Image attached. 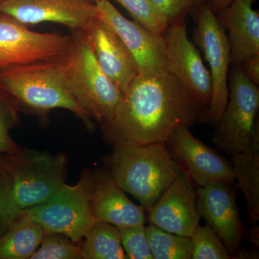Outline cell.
<instances>
[{
    "label": "cell",
    "mask_w": 259,
    "mask_h": 259,
    "mask_svg": "<svg viewBox=\"0 0 259 259\" xmlns=\"http://www.w3.org/2000/svg\"><path fill=\"white\" fill-rule=\"evenodd\" d=\"M167 27L185 23L187 15L193 13L208 0H151Z\"/></svg>",
    "instance_id": "obj_25"
},
{
    "label": "cell",
    "mask_w": 259,
    "mask_h": 259,
    "mask_svg": "<svg viewBox=\"0 0 259 259\" xmlns=\"http://www.w3.org/2000/svg\"><path fill=\"white\" fill-rule=\"evenodd\" d=\"M168 70L207 110L212 93L210 74L187 35L185 23L172 25L163 35Z\"/></svg>",
    "instance_id": "obj_13"
},
{
    "label": "cell",
    "mask_w": 259,
    "mask_h": 259,
    "mask_svg": "<svg viewBox=\"0 0 259 259\" xmlns=\"http://www.w3.org/2000/svg\"><path fill=\"white\" fill-rule=\"evenodd\" d=\"M81 245V258H127L119 228L110 223L96 222L89 230Z\"/></svg>",
    "instance_id": "obj_21"
},
{
    "label": "cell",
    "mask_w": 259,
    "mask_h": 259,
    "mask_svg": "<svg viewBox=\"0 0 259 259\" xmlns=\"http://www.w3.org/2000/svg\"><path fill=\"white\" fill-rule=\"evenodd\" d=\"M10 121L7 118L4 110L0 106V153L11 154L18 150V146L10 137Z\"/></svg>",
    "instance_id": "obj_29"
},
{
    "label": "cell",
    "mask_w": 259,
    "mask_h": 259,
    "mask_svg": "<svg viewBox=\"0 0 259 259\" xmlns=\"http://www.w3.org/2000/svg\"><path fill=\"white\" fill-rule=\"evenodd\" d=\"M20 216L12 199L9 181L4 171L2 170L0 171V225L8 228Z\"/></svg>",
    "instance_id": "obj_28"
},
{
    "label": "cell",
    "mask_w": 259,
    "mask_h": 259,
    "mask_svg": "<svg viewBox=\"0 0 259 259\" xmlns=\"http://www.w3.org/2000/svg\"><path fill=\"white\" fill-rule=\"evenodd\" d=\"M194 13V37L210 68L212 93L206 121L215 125L228 102V74L231 67V45L226 29L208 2Z\"/></svg>",
    "instance_id": "obj_8"
},
{
    "label": "cell",
    "mask_w": 259,
    "mask_h": 259,
    "mask_svg": "<svg viewBox=\"0 0 259 259\" xmlns=\"http://www.w3.org/2000/svg\"><path fill=\"white\" fill-rule=\"evenodd\" d=\"M23 213L40 223L46 233H60L79 243L97 222L91 203V173L75 185L65 183L47 202Z\"/></svg>",
    "instance_id": "obj_7"
},
{
    "label": "cell",
    "mask_w": 259,
    "mask_h": 259,
    "mask_svg": "<svg viewBox=\"0 0 259 259\" xmlns=\"http://www.w3.org/2000/svg\"><path fill=\"white\" fill-rule=\"evenodd\" d=\"M55 61L80 106L102 126L108 123L122 93L99 66L84 32H74L67 50Z\"/></svg>",
    "instance_id": "obj_3"
},
{
    "label": "cell",
    "mask_w": 259,
    "mask_h": 259,
    "mask_svg": "<svg viewBox=\"0 0 259 259\" xmlns=\"http://www.w3.org/2000/svg\"><path fill=\"white\" fill-rule=\"evenodd\" d=\"M148 212L150 223L153 226L179 236H192L201 218L197 192L185 172H180Z\"/></svg>",
    "instance_id": "obj_14"
},
{
    "label": "cell",
    "mask_w": 259,
    "mask_h": 259,
    "mask_svg": "<svg viewBox=\"0 0 259 259\" xmlns=\"http://www.w3.org/2000/svg\"><path fill=\"white\" fill-rule=\"evenodd\" d=\"M146 236L153 259H192L190 237L179 236L150 224Z\"/></svg>",
    "instance_id": "obj_22"
},
{
    "label": "cell",
    "mask_w": 259,
    "mask_h": 259,
    "mask_svg": "<svg viewBox=\"0 0 259 259\" xmlns=\"http://www.w3.org/2000/svg\"><path fill=\"white\" fill-rule=\"evenodd\" d=\"M165 145L182 171L198 187L212 182L236 183L231 164L197 139L189 127L174 131Z\"/></svg>",
    "instance_id": "obj_10"
},
{
    "label": "cell",
    "mask_w": 259,
    "mask_h": 259,
    "mask_svg": "<svg viewBox=\"0 0 259 259\" xmlns=\"http://www.w3.org/2000/svg\"><path fill=\"white\" fill-rule=\"evenodd\" d=\"M207 110L168 70L139 74L122 94L112 120L102 126L113 145L165 144L182 127L206 121Z\"/></svg>",
    "instance_id": "obj_1"
},
{
    "label": "cell",
    "mask_w": 259,
    "mask_h": 259,
    "mask_svg": "<svg viewBox=\"0 0 259 259\" xmlns=\"http://www.w3.org/2000/svg\"><path fill=\"white\" fill-rule=\"evenodd\" d=\"M235 182L243 192L249 223L259 221V153H236L231 155Z\"/></svg>",
    "instance_id": "obj_20"
},
{
    "label": "cell",
    "mask_w": 259,
    "mask_h": 259,
    "mask_svg": "<svg viewBox=\"0 0 259 259\" xmlns=\"http://www.w3.org/2000/svg\"><path fill=\"white\" fill-rule=\"evenodd\" d=\"M3 171L13 204L22 215L26 209L47 202L64 185L66 157L62 153L18 149L10 154Z\"/></svg>",
    "instance_id": "obj_5"
},
{
    "label": "cell",
    "mask_w": 259,
    "mask_h": 259,
    "mask_svg": "<svg viewBox=\"0 0 259 259\" xmlns=\"http://www.w3.org/2000/svg\"><path fill=\"white\" fill-rule=\"evenodd\" d=\"M91 203L97 222L119 228L146 223L144 209L130 200L108 171L91 173Z\"/></svg>",
    "instance_id": "obj_17"
},
{
    "label": "cell",
    "mask_w": 259,
    "mask_h": 259,
    "mask_svg": "<svg viewBox=\"0 0 259 259\" xmlns=\"http://www.w3.org/2000/svg\"><path fill=\"white\" fill-rule=\"evenodd\" d=\"M83 32L102 71L123 93L139 74L134 56L111 27L97 17Z\"/></svg>",
    "instance_id": "obj_16"
},
{
    "label": "cell",
    "mask_w": 259,
    "mask_h": 259,
    "mask_svg": "<svg viewBox=\"0 0 259 259\" xmlns=\"http://www.w3.org/2000/svg\"><path fill=\"white\" fill-rule=\"evenodd\" d=\"M135 21L155 33L164 35L167 27L160 18L151 0H115Z\"/></svg>",
    "instance_id": "obj_26"
},
{
    "label": "cell",
    "mask_w": 259,
    "mask_h": 259,
    "mask_svg": "<svg viewBox=\"0 0 259 259\" xmlns=\"http://www.w3.org/2000/svg\"><path fill=\"white\" fill-rule=\"evenodd\" d=\"M55 61L0 69V90L37 111L66 109L91 125V117L70 93Z\"/></svg>",
    "instance_id": "obj_4"
},
{
    "label": "cell",
    "mask_w": 259,
    "mask_h": 259,
    "mask_svg": "<svg viewBox=\"0 0 259 259\" xmlns=\"http://www.w3.org/2000/svg\"><path fill=\"white\" fill-rule=\"evenodd\" d=\"M255 0H233L217 15L229 32L231 66H238L259 54V14L253 10Z\"/></svg>",
    "instance_id": "obj_18"
},
{
    "label": "cell",
    "mask_w": 259,
    "mask_h": 259,
    "mask_svg": "<svg viewBox=\"0 0 259 259\" xmlns=\"http://www.w3.org/2000/svg\"><path fill=\"white\" fill-rule=\"evenodd\" d=\"M2 1H3V0H0V3H1Z\"/></svg>",
    "instance_id": "obj_34"
},
{
    "label": "cell",
    "mask_w": 259,
    "mask_h": 259,
    "mask_svg": "<svg viewBox=\"0 0 259 259\" xmlns=\"http://www.w3.org/2000/svg\"><path fill=\"white\" fill-rule=\"evenodd\" d=\"M31 259L81 258V246L60 233H47Z\"/></svg>",
    "instance_id": "obj_24"
},
{
    "label": "cell",
    "mask_w": 259,
    "mask_h": 259,
    "mask_svg": "<svg viewBox=\"0 0 259 259\" xmlns=\"http://www.w3.org/2000/svg\"><path fill=\"white\" fill-rule=\"evenodd\" d=\"M121 243L127 258L152 259L146 236V226L119 228Z\"/></svg>",
    "instance_id": "obj_27"
},
{
    "label": "cell",
    "mask_w": 259,
    "mask_h": 259,
    "mask_svg": "<svg viewBox=\"0 0 259 259\" xmlns=\"http://www.w3.org/2000/svg\"><path fill=\"white\" fill-rule=\"evenodd\" d=\"M250 230V240L255 245H258V227Z\"/></svg>",
    "instance_id": "obj_32"
},
{
    "label": "cell",
    "mask_w": 259,
    "mask_h": 259,
    "mask_svg": "<svg viewBox=\"0 0 259 259\" xmlns=\"http://www.w3.org/2000/svg\"><path fill=\"white\" fill-rule=\"evenodd\" d=\"M93 2H95V3H97V2H98L99 0H93Z\"/></svg>",
    "instance_id": "obj_33"
},
{
    "label": "cell",
    "mask_w": 259,
    "mask_h": 259,
    "mask_svg": "<svg viewBox=\"0 0 259 259\" xmlns=\"http://www.w3.org/2000/svg\"><path fill=\"white\" fill-rule=\"evenodd\" d=\"M192 259H229L231 254L209 225L199 226L190 236Z\"/></svg>",
    "instance_id": "obj_23"
},
{
    "label": "cell",
    "mask_w": 259,
    "mask_h": 259,
    "mask_svg": "<svg viewBox=\"0 0 259 259\" xmlns=\"http://www.w3.org/2000/svg\"><path fill=\"white\" fill-rule=\"evenodd\" d=\"M258 108V85L250 81L240 66H231L228 102L212 136V143L219 151L230 155L250 151Z\"/></svg>",
    "instance_id": "obj_6"
},
{
    "label": "cell",
    "mask_w": 259,
    "mask_h": 259,
    "mask_svg": "<svg viewBox=\"0 0 259 259\" xmlns=\"http://www.w3.org/2000/svg\"><path fill=\"white\" fill-rule=\"evenodd\" d=\"M71 36L31 31L0 15V69L55 61L64 55Z\"/></svg>",
    "instance_id": "obj_9"
},
{
    "label": "cell",
    "mask_w": 259,
    "mask_h": 259,
    "mask_svg": "<svg viewBox=\"0 0 259 259\" xmlns=\"http://www.w3.org/2000/svg\"><path fill=\"white\" fill-rule=\"evenodd\" d=\"M239 66L250 81L259 84V54L250 56Z\"/></svg>",
    "instance_id": "obj_30"
},
{
    "label": "cell",
    "mask_w": 259,
    "mask_h": 259,
    "mask_svg": "<svg viewBox=\"0 0 259 259\" xmlns=\"http://www.w3.org/2000/svg\"><path fill=\"white\" fill-rule=\"evenodd\" d=\"M0 15L25 26L53 22L79 32L97 18V8L93 0H3Z\"/></svg>",
    "instance_id": "obj_11"
},
{
    "label": "cell",
    "mask_w": 259,
    "mask_h": 259,
    "mask_svg": "<svg viewBox=\"0 0 259 259\" xmlns=\"http://www.w3.org/2000/svg\"><path fill=\"white\" fill-rule=\"evenodd\" d=\"M95 4L97 18L120 37L137 63L139 74L168 70L163 35L125 18L108 0H99Z\"/></svg>",
    "instance_id": "obj_12"
},
{
    "label": "cell",
    "mask_w": 259,
    "mask_h": 259,
    "mask_svg": "<svg viewBox=\"0 0 259 259\" xmlns=\"http://www.w3.org/2000/svg\"><path fill=\"white\" fill-rule=\"evenodd\" d=\"M46 233L40 223L23 213L0 237V259L31 258Z\"/></svg>",
    "instance_id": "obj_19"
},
{
    "label": "cell",
    "mask_w": 259,
    "mask_h": 259,
    "mask_svg": "<svg viewBox=\"0 0 259 259\" xmlns=\"http://www.w3.org/2000/svg\"><path fill=\"white\" fill-rule=\"evenodd\" d=\"M107 158L108 172L117 185L149 210L182 168L165 144L115 145Z\"/></svg>",
    "instance_id": "obj_2"
},
{
    "label": "cell",
    "mask_w": 259,
    "mask_h": 259,
    "mask_svg": "<svg viewBox=\"0 0 259 259\" xmlns=\"http://www.w3.org/2000/svg\"><path fill=\"white\" fill-rule=\"evenodd\" d=\"M233 0H208L209 5L216 15L226 9Z\"/></svg>",
    "instance_id": "obj_31"
},
{
    "label": "cell",
    "mask_w": 259,
    "mask_h": 259,
    "mask_svg": "<svg viewBox=\"0 0 259 259\" xmlns=\"http://www.w3.org/2000/svg\"><path fill=\"white\" fill-rule=\"evenodd\" d=\"M230 184L212 182L199 187L197 205L203 218L231 253L241 245L243 228L236 205V192Z\"/></svg>",
    "instance_id": "obj_15"
}]
</instances>
